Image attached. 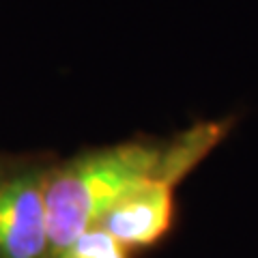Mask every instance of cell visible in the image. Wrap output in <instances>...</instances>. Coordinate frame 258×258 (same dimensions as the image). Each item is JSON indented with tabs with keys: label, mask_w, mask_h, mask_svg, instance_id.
<instances>
[{
	"label": "cell",
	"mask_w": 258,
	"mask_h": 258,
	"mask_svg": "<svg viewBox=\"0 0 258 258\" xmlns=\"http://www.w3.org/2000/svg\"><path fill=\"white\" fill-rule=\"evenodd\" d=\"M56 258H132V249L101 228H91L67 245Z\"/></svg>",
	"instance_id": "obj_4"
},
{
	"label": "cell",
	"mask_w": 258,
	"mask_h": 258,
	"mask_svg": "<svg viewBox=\"0 0 258 258\" xmlns=\"http://www.w3.org/2000/svg\"><path fill=\"white\" fill-rule=\"evenodd\" d=\"M50 153H0V258H54L45 181Z\"/></svg>",
	"instance_id": "obj_2"
},
{
	"label": "cell",
	"mask_w": 258,
	"mask_h": 258,
	"mask_svg": "<svg viewBox=\"0 0 258 258\" xmlns=\"http://www.w3.org/2000/svg\"><path fill=\"white\" fill-rule=\"evenodd\" d=\"M174 187L176 181L168 176L149 179L106 211L97 228L106 230L132 252L157 245L174 226Z\"/></svg>",
	"instance_id": "obj_3"
},
{
	"label": "cell",
	"mask_w": 258,
	"mask_h": 258,
	"mask_svg": "<svg viewBox=\"0 0 258 258\" xmlns=\"http://www.w3.org/2000/svg\"><path fill=\"white\" fill-rule=\"evenodd\" d=\"M228 123H198L172 140L134 138L82 151L54 164L45 181L47 226L54 258L95 228L120 198L155 176L179 183L224 138Z\"/></svg>",
	"instance_id": "obj_1"
}]
</instances>
